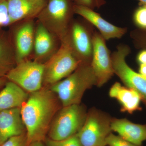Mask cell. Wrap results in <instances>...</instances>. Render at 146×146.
<instances>
[{
	"instance_id": "cell-26",
	"label": "cell",
	"mask_w": 146,
	"mask_h": 146,
	"mask_svg": "<svg viewBox=\"0 0 146 146\" xmlns=\"http://www.w3.org/2000/svg\"><path fill=\"white\" fill-rule=\"evenodd\" d=\"M137 61L139 64H146V50L141 51L137 57Z\"/></svg>"
},
{
	"instance_id": "cell-12",
	"label": "cell",
	"mask_w": 146,
	"mask_h": 146,
	"mask_svg": "<svg viewBox=\"0 0 146 146\" xmlns=\"http://www.w3.org/2000/svg\"><path fill=\"white\" fill-rule=\"evenodd\" d=\"M35 28L33 19L25 21L11 36L15 50L16 62L27 59L34 46Z\"/></svg>"
},
{
	"instance_id": "cell-3",
	"label": "cell",
	"mask_w": 146,
	"mask_h": 146,
	"mask_svg": "<svg viewBox=\"0 0 146 146\" xmlns=\"http://www.w3.org/2000/svg\"><path fill=\"white\" fill-rule=\"evenodd\" d=\"M74 5L71 0H48L37 17L41 23L58 40H65L72 22Z\"/></svg>"
},
{
	"instance_id": "cell-28",
	"label": "cell",
	"mask_w": 146,
	"mask_h": 146,
	"mask_svg": "<svg viewBox=\"0 0 146 146\" xmlns=\"http://www.w3.org/2000/svg\"><path fill=\"white\" fill-rule=\"evenodd\" d=\"M27 146H44V145L42 143V141H36V142H33Z\"/></svg>"
},
{
	"instance_id": "cell-8",
	"label": "cell",
	"mask_w": 146,
	"mask_h": 146,
	"mask_svg": "<svg viewBox=\"0 0 146 146\" xmlns=\"http://www.w3.org/2000/svg\"><path fill=\"white\" fill-rule=\"evenodd\" d=\"M130 52V49L126 45L120 44L111 55L114 74L119 77L127 87L134 89L146 104V79L133 70L129 66L125 58Z\"/></svg>"
},
{
	"instance_id": "cell-10",
	"label": "cell",
	"mask_w": 146,
	"mask_h": 146,
	"mask_svg": "<svg viewBox=\"0 0 146 146\" xmlns=\"http://www.w3.org/2000/svg\"><path fill=\"white\" fill-rule=\"evenodd\" d=\"M93 26L87 21L84 23L73 21L69 30L71 46L82 63H91L93 52Z\"/></svg>"
},
{
	"instance_id": "cell-2",
	"label": "cell",
	"mask_w": 146,
	"mask_h": 146,
	"mask_svg": "<svg viewBox=\"0 0 146 146\" xmlns=\"http://www.w3.org/2000/svg\"><path fill=\"white\" fill-rule=\"evenodd\" d=\"M97 84L96 77L91 63H81L67 77L49 88L65 107L80 104L85 91Z\"/></svg>"
},
{
	"instance_id": "cell-21",
	"label": "cell",
	"mask_w": 146,
	"mask_h": 146,
	"mask_svg": "<svg viewBox=\"0 0 146 146\" xmlns=\"http://www.w3.org/2000/svg\"><path fill=\"white\" fill-rule=\"evenodd\" d=\"M46 141V146H82L76 134L61 141H54L49 138Z\"/></svg>"
},
{
	"instance_id": "cell-25",
	"label": "cell",
	"mask_w": 146,
	"mask_h": 146,
	"mask_svg": "<svg viewBox=\"0 0 146 146\" xmlns=\"http://www.w3.org/2000/svg\"><path fill=\"white\" fill-rule=\"evenodd\" d=\"M74 4L83 6L94 9L96 7H99L105 3L104 0H74Z\"/></svg>"
},
{
	"instance_id": "cell-19",
	"label": "cell",
	"mask_w": 146,
	"mask_h": 146,
	"mask_svg": "<svg viewBox=\"0 0 146 146\" xmlns=\"http://www.w3.org/2000/svg\"><path fill=\"white\" fill-rule=\"evenodd\" d=\"M0 28V78L5 77L17 64L11 35Z\"/></svg>"
},
{
	"instance_id": "cell-15",
	"label": "cell",
	"mask_w": 146,
	"mask_h": 146,
	"mask_svg": "<svg viewBox=\"0 0 146 146\" xmlns=\"http://www.w3.org/2000/svg\"><path fill=\"white\" fill-rule=\"evenodd\" d=\"M111 130L126 141L138 146H141L146 141V124L131 122L126 119L112 118Z\"/></svg>"
},
{
	"instance_id": "cell-22",
	"label": "cell",
	"mask_w": 146,
	"mask_h": 146,
	"mask_svg": "<svg viewBox=\"0 0 146 146\" xmlns=\"http://www.w3.org/2000/svg\"><path fill=\"white\" fill-rule=\"evenodd\" d=\"M106 146H138L126 141L119 135L111 133L106 141Z\"/></svg>"
},
{
	"instance_id": "cell-27",
	"label": "cell",
	"mask_w": 146,
	"mask_h": 146,
	"mask_svg": "<svg viewBox=\"0 0 146 146\" xmlns=\"http://www.w3.org/2000/svg\"><path fill=\"white\" fill-rule=\"evenodd\" d=\"M139 73L143 77L146 79V64H140Z\"/></svg>"
},
{
	"instance_id": "cell-18",
	"label": "cell",
	"mask_w": 146,
	"mask_h": 146,
	"mask_svg": "<svg viewBox=\"0 0 146 146\" xmlns=\"http://www.w3.org/2000/svg\"><path fill=\"white\" fill-rule=\"evenodd\" d=\"M29 95L16 84L8 80L0 91V111L21 108Z\"/></svg>"
},
{
	"instance_id": "cell-30",
	"label": "cell",
	"mask_w": 146,
	"mask_h": 146,
	"mask_svg": "<svg viewBox=\"0 0 146 146\" xmlns=\"http://www.w3.org/2000/svg\"><path fill=\"white\" fill-rule=\"evenodd\" d=\"M140 1V4L146 5V0H138Z\"/></svg>"
},
{
	"instance_id": "cell-24",
	"label": "cell",
	"mask_w": 146,
	"mask_h": 146,
	"mask_svg": "<svg viewBox=\"0 0 146 146\" xmlns=\"http://www.w3.org/2000/svg\"><path fill=\"white\" fill-rule=\"evenodd\" d=\"M26 133L8 139L1 146H27Z\"/></svg>"
},
{
	"instance_id": "cell-31",
	"label": "cell",
	"mask_w": 146,
	"mask_h": 146,
	"mask_svg": "<svg viewBox=\"0 0 146 146\" xmlns=\"http://www.w3.org/2000/svg\"><path fill=\"white\" fill-rule=\"evenodd\" d=\"M145 105L146 106V104H145Z\"/></svg>"
},
{
	"instance_id": "cell-29",
	"label": "cell",
	"mask_w": 146,
	"mask_h": 146,
	"mask_svg": "<svg viewBox=\"0 0 146 146\" xmlns=\"http://www.w3.org/2000/svg\"><path fill=\"white\" fill-rule=\"evenodd\" d=\"M7 81L8 80L6 77L0 78V88L4 87Z\"/></svg>"
},
{
	"instance_id": "cell-7",
	"label": "cell",
	"mask_w": 146,
	"mask_h": 146,
	"mask_svg": "<svg viewBox=\"0 0 146 146\" xmlns=\"http://www.w3.org/2000/svg\"><path fill=\"white\" fill-rule=\"evenodd\" d=\"M44 70V63L27 59L17 63L5 77L31 94L43 87Z\"/></svg>"
},
{
	"instance_id": "cell-11",
	"label": "cell",
	"mask_w": 146,
	"mask_h": 146,
	"mask_svg": "<svg viewBox=\"0 0 146 146\" xmlns=\"http://www.w3.org/2000/svg\"><path fill=\"white\" fill-rule=\"evenodd\" d=\"M73 9L74 13L82 16L96 27L106 41L114 38L120 39L127 31L126 28L116 26L106 21L94 9L76 4L74 5Z\"/></svg>"
},
{
	"instance_id": "cell-20",
	"label": "cell",
	"mask_w": 146,
	"mask_h": 146,
	"mask_svg": "<svg viewBox=\"0 0 146 146\" xmlns=\"http://www.w3.org/2000/svg\"><path fill=\"white\" fill-rule=\"evenodd\" d=\"M133 19L136 26L146 30V5L140 4L134 12Z\"/></svg>"
},
{
	"instance_id": "cell-14",
	"label": "cell",
	"mask_w": 146,
	"mask_h": 146,
	"mask_svg": "<svg viewBox=\"0 0 146 146\" xmlns=\"http://www.w3.org/2000/svg\"><path fill=\"white\" fill-rule=\"evenodd\" d=\"M26 133L21 108L0 111V146L9 138Z\"/></svg>"
},
{
	"instance_id": "cell-9",
	"label": "cell",
	"mask_w": 146,
	"mask_h": 146,
	"mask_svg": "<svg viewBox=\"0 0 146 146\" xmlns=\"http://www.w3.org/2000/svg\"><path fill=\"white\" fill-rule=\"evenodd\" d=\"M93 52L91 63L96 77L97 86L100 87L109 81L114 74L111 55L105 39L95 31L93 37Z\"/></svg>"
},
{
	"instance_id": "cell-13",
	"label": "cell",
	"mask_w": 146,
	"mask_h": 146,
	"mask_svg": "<svg viewBox=\"0 0 146 146\" xmlns=\"http://www.w3.org/2000/svg\"><path fill=\"white\" fill-rule=\"evenodd\" d=\"M47 3L46 0H7L11 25L37 18Z\"/></svg>"
},
{
	"instance_id": "cell-6",
	"label": "cell",
	"mask_w": 146,
	"mask_h": 146,
	"mask_svg": "<svg viewBox=\"0 0 146 146\" xmlns=\"http://www.w3.org/2000/svg\"><path fill=\"white\" fill-rule=\"evenodd\" d=\"M112 118L93 107L87 112L85 122L76 135L82 146H106V138L112 133Z\"/></svg>"
},
{
	"instance_id": "cell-4",
	"label": "cell",
	"mask_w": 146,
	"mask_h": 146,
	"mask_svg": "<svg viewBox=\"0 0 146 146\" xmlns=\"http://www.w3.org/2000/svg\"><path fill=\"white\" fill-rule=\"evenodd\" d=\"M58 49L44 63L43 85L51 86L71 74L81 64L71 46L68 36Z\"/></svg>"
},
{
	"instance_id": "cell-5",
	"label": "cell",
	"mask_w": 146,
	"mask_h": 146,
	"mask_svg": "<svg viewBox=\"0 0 146 146\" xmlns=\"http://www.w3.org/2000/svg\"><path fill=\"white\" fill-rule=\"evenodd\" d=\"M86 108L81 104L63 107L54 118L48 134L54 141H61L74 136L83 126L87 114Z\"/></svg>"
},
{
	"instance_id": "cell-23",
	"label": "cell",
	"mask_w": 146,
	"mask_h": 146,
	"mask_svg": "<svg viewBox=\"0 0 146 146\" xmlns=\"http://www.w3.org/2000/svg\"><path fill=\"white\" fill-rule=\"evenodd\" d=\"M7 0H0V28L11 25Z\"/></svg>"
},
{
	"instance_id": "cell-1",
	"label": "cell",
	"mask_w": 146,
	"mask_h": 146,
	"mask_svg": "<svg viewBox=\"0 0 146 146\" xmlns=\"http://www.w3.org/2000/svg\"><path fill=\"white\" fill-rule=\"evenodd\" d=\"M63 107L57 96L48 87L31 93L21 108L26 130L27 144L44 141L56 114Z\"/></svg>"
},
{
	"instance_id": "cell-16",
	"label": "cell",
	"mask_w": 146,
	"mask_h": 146,
	"mask_svg": "<svg viewBox=\"0 0 146 146\" xmlns=\"http://www.w3.org/2000/svg\"><path fill=\"white\" fill-rule=\"evenodd\" d=\"M110 98L117 100L121 105V111L132 114L141 110L140 104L142 98L134 89L123 86L118 82H115L109 90Z\"/></svg>"
},
{
	"instance_id": "cell-17",
	"label": "cell",
	"mask_w": 146,
	"mask_h": 146,
	"mask_svg": "<svg viewBox=\"0 0 146 146\" xmlns=\"http://www.w3.org/2000/svg\"><path fill=\"white\" fill-rule=\"evenodd\" d=\"M38 23L35 31L34 60L42 63V60L47 58L49 59L52 56L51 54L54 48V36L41 23Z\"/></svg>"
}]
</instances>
